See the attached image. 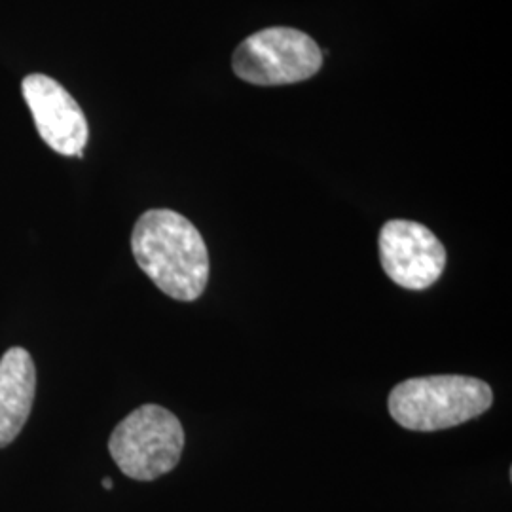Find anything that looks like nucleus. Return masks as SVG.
<instances>
[{
  "instance_id": "1",
  "label": "nucleus",
  "mask_w": 512,
  "mask_h": 512,
  "mask_svg": "<svg viewBox=\"0 0 512 512\" xmlns=\"http://www.w3.org/2000/svg\"><path fill=\"white\" fill-rule=\"evenodd\" d=\"M131 251L162 293L194 302L209 283V251L200 230L177 211L150 209L135 222Z\"/></svg>"
},
{
  "instance_id": "2",
  "label": "nucleus",
  "mask_w": 512,
  "mask_h": 512,
  "mask_svg": "<svg viewBox=\"0 0 512 512\" xmlns=\"http://www.w3.org/2000/svg\"><path fill=\"white\" fill-rule=\"evenodd\" d=\"M494 404L492 387L469 376H425L395 385L387 408L403 429L433 433L475 420Z\"/></svg>"
},
{
  "instance_id": "3",
  "label": "nucleus",
  "mask_w": 512,
  "mask_h": 512,
  "mask_svg": "<svg viewBox=\"0 0 512 512\" xmlns=\"http://www.w3.org/2000/svg\"><path fill=\"white\" fill-rule=\"evenodd\" d=\"M181 420L158 404H143L116 425L109 452L124 475L150 482L171 473L183 456Z\"/></svg>"
},
{
  "instance_id": "4",
  "label": "nucleus",
  "mask_w": 512,
  "mask_h": 512,
  "mask_svg": "<svg viewBox=\"0 0 512 512\" xmlns=\"http://www.w3.org/2000/svg\"><path fill=\"white\" fill-rule=\"evenodd\" d=\"M238 78L255 86L310 80L323 67L319 44L293 27H268L245 38L232 57Z\"/></svg>"
},
{
  "instance_id": "5",
  "label": "nucleus",
  "mask_w": 512,
  "mask_h": 512,
  "mask_svg": "<svg viewBox=\"0 0 512 512\" xmlns=\"http://www.w3.org/2000/svg\"><path fill=\"white\" fill-rule=\"evenodd\" d=\"M385 275L406 291H425L446 268V249L420 222L387 220L378 238Z\"/></svg>"
},
{
  "instance_id": "6",
  "label": "nucleus",
  "mask_w": 512,
  "mask_h": 512,
  "mask_svg": "<svg viewBox=\"0 0 512 512\" xmlns=\"http://www.w3.org/2000/svg\"><path fill=\"white\" fill-rule=\"evenodd\" d=\"M21 92L35 118L38 135L61 156H78L88 143L86 114L57 80L46 74H29Z\"/></svg>"
},
{
  "instance_id": "7",
  "label": "nucleus",
  "mask_w": 512,
  "mask_h": 512,
  "mask_svg": "<svg viewBox=\"0 0 512 512\" xmlns=\"http://www.w3.org/2000/svg\"><path fill=\"white\" fill-rule=\"evenodd\" d=\"M37 368L23 348L8 349L0 359V448L14 442L31 416Z\"/></svg>"
},
{
  "instance_id": "8",
  "label": "nucleus",
  "mask_w": 512,
  "mask_h": 512,
  "mask_svg": "<svg viewBox=\"0 0 512 512\" xmlns=\"http://www.w3.org/2000/svg\"><path fill=\"white\" fill-rule=\"evenodd\" d=\"M103 488L112 490V478H103Z\"/></svg>"
}]
</instances>
